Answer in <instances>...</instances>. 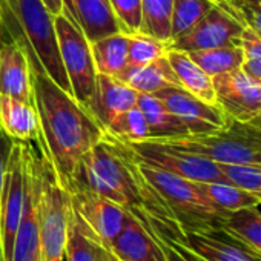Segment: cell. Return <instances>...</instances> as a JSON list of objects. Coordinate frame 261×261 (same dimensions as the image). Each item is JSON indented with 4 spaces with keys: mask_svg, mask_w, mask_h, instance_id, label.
Segmentation results:
<instances>
[{
    "mask_svg": "<svg viewBox=\"0 0 261 261\" xmlns=\"http://www.w3.org/2000/svg\"><path fill=\"white\" fill-rule=\"evenodd\" d=\"M220 230L261 253V211L258 206L230 212Z\"/></svg>",
    "mask_w": 261,
    "mask_h": 261,
    "instance_id": "cell-26",
    "label": "cell"
},
{
    "mask_svg": "<svg viewBox=\"0 0 261 261\" xmlns=\"http://www.w3.org/2000/svg\"><path fill=\"white\" fill-rule=\"evenodd\" d=\"M54 23L62 63L69 80L72 95L85 109L95 92L97 82V69L92 59L91 43L65 11L54 16Z\"/></svg>",
    "mask_w": 261,
    "mask_h": 261,
    "instance_id": "cell-7",
    "label": "cell"
},
{
    "mask_svg": "<svg viewBox=\"0 0 261 261\" xmlns=\"http://www.w3.org/2000/svg\"><path fill=\"white\" fill-rule=\"evenodd\" d=\"M0 261H4V256H2V247H0Z\"/></svg>",
    "mask_w": 261,
    "mask_h": 261,
    "instance_id": "cell-43",
    "label": "cell"
},
{
    "mask_svg": "<svg viewBox=\"0 0 261 261\" xmlns=\"http://www.w3.org/2000/svg\"><path fill=\"white\" fill-rule=\"evenodd\" d=\"M77 188L123 206L160 240L177 241L183 235L168 203L143 175L133 148L108 133L83 155L71 191Z\"/></svg>",
    "mask_w": 261,
    "mask_h": 261,
    "instance_id": "cell-1",
    "label": "cell"
},
{
    "mask_svg": "<svg viewBox=\"0 0 261 261\" xmlns=\"http://www.w3.org/2000/svg\"><path fill=\"white\" fill-rule=\"evenodd\" d=\"M34 108L39 118V145L62 185L71 191L83 155L103 137L97 121L42 68L31 65Z\"/></svg>",
    "mask_w": 261,
    "mask_h": 261,
    "instance_id": "cell-2",
    "label": "cell"
},
{
    "mask_svg": "<svg viewBox=\"0 0 261 261\" xmlns=\"http://www.w3.org/2000/svg\"><path fill=\"white\" fill-rule=\"evenodd\" d=\"M0 22L4 31L25 49L30 63L42 68L74 97L59 51L54 16L42 0H0Z\"/></svg>",
    "mask_w": 261,
    "mask_h": 261,
    "instance_id": "cell-3",
    "label": "cell"
},
{
    "mask_svg": "<svg viewBox=\"0 0 261 261\" xmlns=\"http://www.w3.org/2000/svg\"><path fill=\"white\" fill-rule=\"evenodd\" d=\"M217 103L229 117L250 121L261 111V83L249 79L241 69L212 77Z\"/></svg>",
    "mask_w": 261,
    "mask_h": 261,
    "instance_id": "cell-14",
    "label": "cell"
},
{
    "mask_svg": "<svg viewBox=\"0 0 261 261\" xmlns=\"http://www.w3.org/2000/svg\"><path fill=\"white\" fill-rule=\"evenodd\" d=\"M2 37H4V28H2V22H0V43H2Z\"/></svg>",
    "mask_w": 261,
    "mask_h": 261,
    "instance_id": "cell-42",
    "label": "cell"
},
{
    "mask_svg": "<svg viewBox=\"0 0 261 261\" xmlns=\"http://www.w3.org/2000/svg\"><path fill=\"white\" fill-rule=\"evenodd\" d=\"M169 42L159 40L143 33L127 34V65L143 66L162 56H166Z\"/></svg>",
    "mask_w": 261,
    "mask_h": 261,
    "instance_id": "cell-30",
    "label": "cell"
},
{
    "mask_svg": "<svg viewBox=\"0 0 261 261\" xmlns=\"http://www.w3.org/2000/svg\"><path fill=\"white\" fill-rule=\"evenodd\" d=\"M139 94L121 79L97 74L95 92L85 106V111L106 133L124 112L137 106Z\"/></svg>",
    "mask_w": 261,
    "mask_h": 261,
    "instance_id": "cell-16",
    "label": "cell"
},
{
    "mask_svg": "<svg viewBox=\"0 0 261 261\" xmlns=\"http://www.w3.org/2000/svg\"><path fill=\"white\" fill-rule=\"evenodd\" d=\"M25 200V146L13 140L8 151L2 197H0V247L4 261H11L14 238Z\"/></svg>",
    "mask_w": 261,
    "mask_h": 261,
    "instance_id": "cell-10",
    "label": "cell"
},
{
    "mask_svg": "<svg viewBox=\"0 0 261 261\" xmlns=\"http://www.w3.org/2000/svg\"><path fill=\"white\" fill-rule=\"evenodd\" d=\"M214 4H217V5H224V7H227V0H212Z\"/></svg>",
    "mask_w": 261,
    "mask_h": 261,
    "instance_id": "cell-41",
    "label": "cell"
},
{
    "mask_svg": "<svg viewBox=\"0 0 261 261\" xmlns=\"http://www.w3.org/2000/svg\"><path fill=\"white\" fill-rule=\"evenodd\" d=\"M243 30V22L230 8L224 5H215L186 33L172 39L169 42V49L192 53L227 45H238Z\"/></svg>",
    "mask_w": 261,
    "mask_h": 261,
    "instance_id": "cell-11",
    "label": "cell"
},
{
    "mask_svg": "<svg viewBox=\"0 0 261 261\" xmlns=\"http://www.w3.org/2000/svg\"><path fill=\"white\" fill-rule=\"evenodd\" d=\"M227 8L235 13L244 27L261 37V0H227Z\"/></svg>",
    "mask_w": 261,
    "mask_h": 261,
    "instance_id": "cell-35",
    "label": "cell"
},
{
    "mask_svg": "<svg viewBox=\"0 0 261 261\" xmlns=\"http://www.w3.org/2000/svg\"><path fill=\"white\" fill-rule=\"evenodd\" d=\"M118 261H166L163 240L133 214L111 244Z\"/></svg>",
    "mask_w": 261,
    "mask_h": 261,
    "instance_id": "cell-17",
    "label": "cell"
},
{
    "mask_svg": "<svg viewBox=\"0 0 261 261\" xmlns=\"http://www.w3.org/2000/svg\"><path fill=\"white\" fill-rule=\"evenodd\" d=\"M37 140L23 142L25 146V200L20 223L14 238L11 261H36L40 258L39 240V149Z\"/></svg>",
    "mask_w": 261,
    "mask_h": 261,
    "instance_id": "cell-9",
    "label": "cell"
},
{
    "mask_svg": "<svg viewBox=\"0 0 261 261\" xmlns=\"http://www.w3.org/2000/svg\"><path fill=\"white\" fill-rule=\"evenodd\" d=\"M65 258L66 261H118L111 247L100 241L74 207L69 217Z\"/></svg>",
    "mask_w": 261,
    "mask_h": 261,
    "instance_id": "cell-20",
    "label": "cell"
},
{
    "mask_svg": "<svg viewBox=\"0 0 261 261\" xmlns=\"http://www.w3.org/2000/svg\"><path fill=\"white\" fill-rule=\"evenodd\" d=\"M249 123H252V124H255V126H258V127H261V111L249 121Z\"/></svg>",
    "mask_w": 261,
    "mask_h": 261,
    "instance_id": "cell-40",
    "label": "cell"
},
{
    "mask_svg": "<svg viewBox=\"0 0 261 261\" xmlns=\"http://www.w3.org/2000/svg\"><path fill=\"white\" fill-rule=\"evenodd\" d=\"M229 183L240 186L261 200V165H223L218 163Z\"/></svg>",
    "mask_w": 261,
    "mask_h": 261,
    "instance_id": "cell-33",
    "label": "cell"
},
{
    "mask_svg": "<svg viewBox=\"0 0 261 261\" xmlns=\"http://www.w3.org/2000/svg\"><path fill=\"white\" fill-rule=\"evenodd\" d=\"M166 57H168L174 72L177 74L183 89H186L192 95H195L207 103H217L212 77L207 72H204L191 59V56L188 53L178 51V49H168Z\"/></svg>",
    "mask_w": 261,
    "mask_h": 261,
    "instance_id": "cell-23",
    "label": "cell"
},
{
    "mask_svg": "<svg viewBox=\"0 0 261 261\" xmlns=\"http://www.w3.org/2000/svg\"><path fill=\"white\" fill-rule=\"evenodd\" d=\"M188 54L211 77L237 71L241 68L244 62V54L240 43L212 48V49H203V51H192Z\"/></svg>",
    "mask_w": 261,
    "mask_h": 261,
    "instance_id": "cell-27",
    "label": "cell"
},
{
    "mask_svg": "<svg viewBox=\"0 0 261 261\" xmlns=\"http://www.w3.org/2000/svg\"><path fill=\"white\" fill-rule=\"evenodd\" d=\"M0 94L34 105L31 63L16 40L0 43Z\"/></svg>",
    "mask_w": 261,
    "mask_h": 261,
    "instance_id": "cell-18",
    "label": "cell"
},
{
    "mask_svg": "<svg viewBox=\"0 0 261 261\" xmlns=\"http://www.w3.org/2000/svg\"><path fill=\"white\" fill-rule=\"evenodd\" d=\"M169 243L178 246L195 261H261V253L221 230L186 232L177 241Z\"/></svg>",
    "mask_w": 261,
    "mask_h": 261,
    "instance_id": "cell-15",
    "label": "cell"
},
{
    "mask_svg": "<svg viewBox=\"0 0 261 261\" xmlns=\"http://www.w3.org/2000/svg\"><path fill=\"white\" fill-rule=\"evenodd\" d=\"M121 80L142 94H155L166 88H181L166 56L143 66H127Z\"/></svg>",
    "mask_w": 261,
    "mask_h": 261,
    "instance_id": "cell-22",
    "label": "cell"
},
{
    "mask_svg": "<svg viewBox=\"0 0 261 261\" xmlns=\"http://www.w3.org/2000/svg\"><path fill=\"white\" fill-rule=\"evenodd\" d=\"M42 2L51 11L53 16H57L63 11V0H42Z\"/></svg>",
    "mask_w": 261,
    "mask_h": 261,
    "instance_id": "cell-39",
    "label": "cell"
},
{
    "mask_svg": "<svg viewBox=\"0 0 261 261\" xmlns=\"http://www.w3.org/2000/svg\"><path fill=\"white\" fill-rule=\"evenodd\" d=\"M0 127L13 140L28 142L40 139L34 105L5 94H0Z\"/></svg>",
    "mask_w": 261,
    "mask_h": 261,
    "instance_id": "cell-21",
    "label": "cell"
},
{
    "mask_svg": "<svg viewBox=\"0 0 261 261\" xmlns=\"http://www.w3.org/2000/svg\"><path fill=\"white\" fill-rule=\"evenodd\" d=\"M200 186L212 203L229 214L244 207L261 206V200L255 194L227 181H207L200 183Z\"/></svg>",
    "mask_w": 261,
    "mask_h": 261,
    "instance_id": "cell-29",
    "label": "cell"
},
{
    "mask_svg": "<svg viewBox=\"0 0 261 261\" xmlns=\"http://www.w3.org/2000/svg\"><path fill=\"white\" fill-rule=\"evenodd\" d=\"M137 106L149 127V139H169L191 134L185 123L177 118L154 94H139Z\"/></svg>",
    "mask_w": 261,
    "mask_h": 261,
    "instance_id": "cell-24",
    "label": "cell"
},
{
    "mask_svg": "<svg viewBox=\"0 0 261 261\" xmlns=\"http://www.w3.org/2000/svg\"><path fill=\"white\" fill-rule=\"evenodd\" d=\"M174 0H142V20L139 33L169 42L172 30Z\"/></svg>",
    "mask_w": 261,
    "mask_h": 261,
    "instance_id": "cell-28",
    "label": "cell"
},
{
    "mask_svg": "<svg viewBox=\"0 0 261 261\" xmlns=\"http://www.w3.org/2000/svg\"><path fill=\"white\" fill-rule=\"evenodd\" d=\"M39 240L40 261H63L71 217V194L59 180L39 145Z\"/></svg>",
    "mask_w": 261,
    "mask_h": 261,
    "instance_id": "cell-6",
    "label": "cell"
},
{
    "mask_svg": "<svg viewBox=\"0 0 261 261\" xmlns=\"http://www.w3.org/2000/svg\"><path fill=\"white\" fill-rule=\"evenodd\" d=\"M223 165H261V127L230 118L223 129L169 139H148Z\"/></svg>",
    "mask_w": 261,
    "mask_h": 261,
    "instance_id": "cell-4",
    "label": "cell"
},
{
    "mask_svg": "<svg viewBox=\"0 0 261 261\" xmlns=\"http://www.w3.org/2000/svg\"><path fill=\"white\" fill-rule=\"evenodd\" d=\"M106 133L126 143L143 142L149 139V127L139 106H134L124 112Z\"/></svg>",
    "mask_w": 261,
    "mask_h": 261,
    "instance_id": "cell-32",
    "label": "cell"
},
{
    "mask_svg": "<svg viewBox=\"0 0 261 261\" xmlns=\"http://www.w3.org/2000/svg\"><path fill=\"white\" fill-rule=\"evenodd\" d=\"M217 4L212 0H174L171 40L201 20ZM169 40V42H171Z\"/></svg>",
    "mask_w": 261,
    "mask_h": 261,
    "instance_id": "cell-31",
    "label": "cell"
},
{
    "mask_svg": "<svg viewBox=\"0 0 261 261\" xmlns=\"http://www.w3.org/2000/svg\"><path fill=\"white\" fill-rule=\"evenodd\" d=\"M10 137L4 133L0 127V197H2V189H4V180H5V169H7V159H8V151H10V143H5Z\"/></svg>",
    "mask_w": 261,
    "mask_h": 261,
    "instance_id": "cell-36",
    "label": "cell"
},
{
    "mask_svg": "<svg viewBox=\"0 0 261 261\" xmlns=\"http://www.w3.org/2000/svg\"><path fill=\"white\" fill-rule=\"evenodd\" d=\"M249 79L261 83V54L250 57V59H244L241 68H240Z\"/></svg>",
    "mask_w": 261,
    "mask_h": 261,
    "instance_id": "cell-37",
    "label": "cell"
},
{
    "mask_svg": "<svg viewBox=\"0 0 261 261\" xmlns=\"http://www.w3.org/2000/svg\"><path fill=\"white\" fill-rule=\"evenodd\" d=\"M69 194L77 214L86 221L100 241L111 247L112 241L123 230L130 212L112 200L83 188H77Z\"/></svg>",
    "mask_w": 261,
    "mask_h": 261,
    "instance_id": "cell-13",
    "label": "cell"
},
{
    "mask_svg": "<svg viewBox=\"0 0 261 261\" xmlns=\"http://www.w3.org/2000/svg\"><path fill=\"white\" fill-rule=\"evenodd\" d=\"M97 74L123 79L127 69V34L118 31L91 43Z\"/></svg>",
    "mask_w": 261,
    "mask_h": 261,
    "instance_id": "cell-25",
    "label": "cell"
},
{
    "mask_svg": "<svg viewBox=\"0 0 261 261\" xmlns=\"http://www.w3.org/2000/svg\"><path fill=\"white\" fill-rule=\"evenodd\" d=\"M63 11L75 22L89 43L121 31L109 0H63Z\"/></svg>",
    "mask_w": 261,
    "mask_h": 261,
    "instance_id": "cell-19",
    "label": "cell"
},
{
    "mask_svg": "<svg viewBox=\"0 0 261 261\" xmlns=\"http://www.w3.org/2000/svg\"><path fill=\"white\" fill-rule=\"evenodd\" d=\"M109 4L123 33H139L142 20V0H109Z\"/></svg>",
    "mask_w": 261,
    "mask_h": 261,
    "instance_id": "cell-34",
    "label": "cell"
},
{
    "mask_svg": "<svg viewBox=\"0 0 261 261\" xmlns=\"http://www.w3.org/2000/svg\"><path fill=\"white\" fill-rule=\"evenodd\" d=\"M154 95L185 123L191 134H204L223 129L232 118L218 103H207L183 88H166Z\"/></svg>",
    "mask_w": 261,
    "mask_h": 261,
    "instance_id": "cell-12",
    "label": "cell"
},
{
    "mask_svg": "<svg viewBox=\"0 0 261 261\" xmlns=\"http://www.w3.org/2000/svg\"><path fill=\"white\" fill-rule=\"evenodd\" d=\"M139 162V160H137ZM148 181L160 192L168 203L183 233L186 232H217L229 217L204 194L198 181H191L174 174L151 168L139 162Z\"/></svg>",
    "mask_w": 261,
    "mask_h": 261,
    "instance_id": "cell-5",
    "label": "cell"
},
{
    "mask_svg": "<svg viewBox=\"0 0 261 261\" xmlns=\"http://www.w3.org/2000/svg\"><path fill=\"white\" fill-rule=\"evenodd\" d=\"M163 247H165L166 261H195L186 252H183L178 246H175L169 241L163 240Z\"/></svg>",
    "mask_w": 261,
    "mask_h": 261,
    "instance_id": "cell-38",
    "label": "cell"
},
{
    "mask_svg": "<svg viewBox=\"0 0 261 261\" xmlns=\"http://www.w3.org/2000/svg\"><path fill=\"white\" fill-rule=\"evenodd\" d=\"M129 146L133 148L134 155L140 163L148 165L151 168L198 183L227 181L218 163L206 157L178 151L171 146H165L151 140L134 142L129 143Z\"/></svg>",
    "mask_w": 261,
    "mask_h": 261,
    "instance_id": "cell-8",
    "label": "cell"
},
{
    "mask_svg": "<svg viewBox=\"0 0 261 261\" xmlns=\"http://www.w3.org/2000/svg\"><path fill=\"white\" fill-rule=\"evenodd\" d=\"M36 261H40V258H39V259H36Z\"/></svg>",
    "mask_w": 261,
    "mask_h": 261,
    "instance_id": "cell-44",
    "label": "cell"
}]
</instances>
